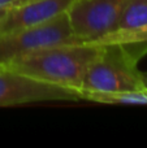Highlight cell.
<instances>
[{
  "label": "cell",
  "mask_w": 147,
  "mask_h": 148,
  "mask_svg": "<svg viewBox=\"0 0 147 148\" xmlns=\"http://www.w3.org/2000/svg\"><path fill=\"white\" fill-rule=\"evenodd\" d=\"M102 46L89 43L46 47L13 60L4 69L78 91L90 65L99 56Z\"/></svg>",
  "instance_id": "1"
},
{
  "label": "cell",
  "mask_w": 147,
  "mask_h": 148,
  "mask_svg": "<svg viewBox=\"0 0 147 148\" xmlns=\"http://www.w3.org/2000/svg\"><path fill=\"white\" fill-rule=\"evenodd\" d=\"M146 46L107 44L90 65L81 90L91 91H128L146 87L143 74L138 69ZM80 90V91H81Z\"/></svg>",
  "instance_id": "2"
},
{
  "label": "cell",
  "mask_w": 147,
  "mask_h": 148,
  "mask_svg": "<svg viewBox=\"0 0 147 148\" xmlns=\"http://www.w3.org/2000/svg\"><path fill=\"white\" fill-rule=\"evenodd\" d=\"M85 43L74 34L67 12L33 27L0 33V68L30 52L60 46V44Z\"/></svg>",
  "instance_id": "3"
},
{
  "label": "cell",
  "mask_w": 147,
  "mask_h": 148,
  "mask_svg": "<svg viewBox=\"0 0 147 148\" xmlns=\"http://www.w3.org/2000/svg\"><path fill=\"white\" fill-rule=\"evenodd\" d=\"M78 91L9 69H0V107L41 101H80Z\"/></svg>",
  "instance_id": "4"
},
{
  "label": "cell",
  "mask_w": 147,
  "mask_h": 148,
  "mask_svg": "<svg viewBox=\"0 0 147 148\" xmlns=\"http://www.w3.org/2000/svg\"><path fill=\"white\" fill-rule=\"evenodd\" d=\"M126 0H74L67 10L74 34L85 43L116 30Z\"/></svg>",
  "instance_id": "5"
},
{
  "label": "cell",
  "mask_w": 147,
  "mask_h": 148,
  "mask_svg": "<svg viewBox=\"0 0 147 148\" xmlns=\"http://www.w3.org/2000/svg\"><path fill=\"white\" fill-rule=\"evenodd\" d=\"M74 0H27L9 7L0 21V33L22 30L56 18Z\"/></svg>",
  "instance_id": "6"
},
{
  "label": "cell",
  "mask_w": 147,
  "mask_h": 148,
  "mask_svg": "<svg viewBox=\"0 0 147 148\" xmlns=\"http://www.w3.org/2000/svg\"><path fill=\"white\" fill-rule=\"evenodd\" d=\"M81 100H87L100 104H122V105H147V86L138 90L128 91H91L81 90Z\"/></svg>",
  "instance_id": "7"
},
{
  "label": "cell",
  "mask_w": 147,
  "mask_h": 148,
  "mask_svg": "<svg viewBox=\"0 0 147 148\" xmlns=\"http://www.w3.org/2000/svg\"><path fill=\"white\" fill-rule=\"evenodd\" d=\"M95 46H107V44H124V46H146L147 47V23L137 27L116 29L95 40L87 42Z\"/></svg>",
  "instance_id": "8"
},
{
  "label": "cell",
  "mask_w": 147,
  "mask_h": 148,
  "mask_svg": "<svg viewBox=\"0 0 147 148\" xmlns=\"http://www.w3.org/2000/svg\"><path fill=\"white\" fill-rule=\"evenodd\" d=\"M147 23V0H126L122 7L117 29L137 27Z\"/></svg>",
  "instance_id": "9"
},
{
  "label": "cell",
  "mask_w": 147,
  "mask_h": 148,
  "mask_svg": "<svg viewBox=\"0 0 147 148\" xmlns=\"http://www.w3.org/2000/svg\"><path fill=\"white\" fill-rule=\"evenodd\" d=\"M23 1H27V0H0V8H9L13 5L21 4Z\"/></svg>",
  "instance_id": "10"
},
{
  "label": "cell",
  "mask_w": 147,
  "mask_h": 148,
  "mask_svg": "<svg viewBox=\"0 0 147 148\" xmlns=\"http://www.w3.org/2000/svg\"><path fill=\"white\" fill-rule=\"evenodd\" d=\"M7 9H8V8H0V21H1V18L4 17V14H5V12H7Z\"/></svg>",
  "instance_id": "11"
},
{
  "label": "cell",
  "mask_w": 147,
  "mask_h": 148,
  "mask_svg": "<svg viewBox=\"0 0 147 148\" xmlns=\"http://www.w3.org/2000/svg\"><path fill=\"white\" fill-rule=\"evenodd\" d=\"M143 74V81H145V84L147 86V72H145V73H142Z\"/></svg>",
  "instance_id": "12"
},
{
  "label": "cell",
  "mask_w": 147,
  "mask_h": 148,
  "mask_svg": "<svg viewBox=\"0 0 147 148\" xmlns=\"http://www.w3.org/2000/svg\"><path fill=\"white\" fill-rule=\"evenodd\" d=\"M0 69H3V68H0Z\"/></svg>",
  "instance_id": "13"
}]
</instances>
